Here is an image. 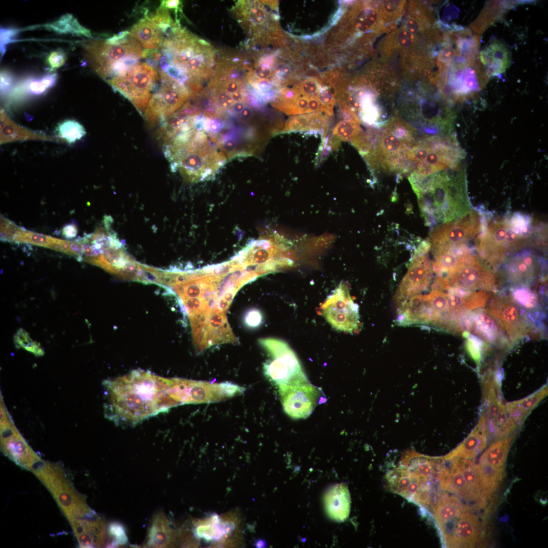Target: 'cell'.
<instances>
[{
    "label": "cell",
    "instance_id": "c3c4849f",
    "mask_svg": "<svg viewBox=\"0 0 548 548\" xmlns=\"http://www.w3.org/2000/svg\"><path fill=\"white\" fill-rule=\"evenodd\" d=\"M142 57L146 58L148 64L157 70L161 58V53L158 49L143 50Z\"/></svg>",
    "mask_w": 548,
    "mask_h": 548
},
{
    "label": "cell",
    "instance_id": "f6af8a7d",
    "mask_svg": "<svg viewBox=\"0 0 548 548\" xmlns=\"http://www.w3.org/2000/svg\"><path fill=\"white\" fill-rule=\"evenodd\" d=\"M263 317L260 311L256 309L248 311L245 315L244 321L246 325L250 328H256L263 322Z\"/></svg>",
    "mask_w": 548,
    "mask_h": 548
},
{
    "label": "cell",
    "instance_id": "44dd1931",
    "mask_svg": "<svg viewBox=\"0 0 548 548\" xmlns=\"http://www.w3.org/2000/svg\"><path fill=\"white\" fill-rule=\"evenodd\" d=\"M430 249L431 244L428 239L424 241L416 249L395 296L406 299L427 288L433 276L431 262L428 256Z\"/></svg>",
    "mask_w": 548,
    "mask_h": 548
},
{
    "label": "cell",
    "instance_id": "4dcf8cb0",
    "mask_svg": "<svg viewBox=\"0 0 548 548\" xmlns=\"http://www.w3.org/2000/svg\"><path fill=\"white\" fill-rule=\"evenodd\" d=\"M547 385L528 396L507 403L505 408L509 417L518 426H521L530 413L547 395Z\"/></svg>",
    "mask_w": 548,
    "mask_h": 548
},
{
    "label": "cell",
    "instance_id": "f546056e",
    "mask_svg": "<svg viewBox=\"0 0 548 548\" xmlns=\"http://www.w3.org/2000/svg\"><path fill=\"white\" fill-rule=\"evenodd\" d=\"M350 504V492L345 484H338L331 487L325 495L326 511L334 520H346L349 515Z\"/></svg>",
    "mask_w": 548,
    "mask_h": 548
},
{
    "label": "cell",
    "instance_id": "d6a6232c",
    "mask_svg": "<svg viewBox=\"0 0 548 548\" xmlns=\"http://www.w3.org/2000/svg\"><path fill=\"white\" fill-rule=\"evenodd\" d=\"M468 508L456 497L441 495L434 509V516L439 528L456 521Z\"/></svg>",
    "mask_w": 548,
    "mask_h": 548
},
{
    "label": "cell",
    "instance_id": "4fadbf2b",
    "mask_svg": "<svg viewBox=\"0 0 548 548\" xmlns=\"http://www.w3.org/2000/svg\"><path fill=\"white\" fill-rule=\"evenodd\" d=\"M159 81L160 76L156 70L145 62H139L124 74L107 81L142 113L151 97V92L156 89Z\"/></svg>",
    "mask_w": 548,
    "mask_h": 548
},
{
    "label": "cell",
    "instance_id": "ac0fdd59",
    "mask_svg": "<svg viewBox=\"0 0 548 548\" xmlns=\"http://www.w3.org/2000/svg\"><path fill=\"white\" fill-rule=\"evenodd\" d=\"M441 278L446 290L492 291L499 284L497 275L481 261L477 254L472 255L453 272Z\"/></svg>",
    "mask_w": 548,
    "mask_h": 548
},
{
    "label": "cell",
    "instance_id": "ee69618b",
    "mask_svg": "<svg viewBox=\"0 0 548 548\" xmlns=\"http://www.w3.org/2000/svg\"><path fill=\"white\" fill-rule=\"evenodd\" d=\"M513 296L511 297L518 304H523L528 309L535 308L537 305L536 297L526 288L517 289Z\"/></svg>",
    "mask_w": 548,
    "mask_h": 548
},
{
    "label": "cell",
    "instance_id": "ba28073f",
    "mask_svg": "<svg viewBox=\"0 0 548 548\" xmlns=\"http://www.w3.org/2000/svg\"><path fill=\"white\" fill-rule=\"evenodd\" d=\"M417 135L418 131L395 112L369 139L368 152L363 157L371 171L408 175L407 155Z\"/></svg>",
    "mask_w": 548,
    "mask_h": 548
},
{
    "label": "cell",
    "instance_id": "6da1fadb",
    "mask_svg": "<svg viewBox=\"0 0 548 548\" xmlns=\"http://www.w3.org/2000/svg\"><path fill=\"white\" fill-rule=\"evenodd\" d=\"M250 282L247 271L234 258L187 270L175 291L189 316L193 334L211 341L229 336L232 331L227 311L237 291Z\"/></svg>",
    "mask_w": 548,
    "mask_h": 548
},
{
    "label": "cell",
    "instance_id": "7402d4cb",
    "mask_svg": "<svg viewBox=\"0 0 548 548\" xmlns=\"http://www.w3.org/2000/svg\"><path fill=\"white\" fill-rule=\"evenodd\" d=\"M285 412L294 419L305 418L320 403L321 389L311 384L279 385Z\"/></svg>",
    "mask_w": 548,
    "mask_h": 548
},
{
    "label": "cell",
    "instance_id": "9c48e42d",
    "mask_svg": "<svg viewBox=\"0 0 548 548\" xmlns=\"http://www.w3.org/2000/svg\"><path fill=\"white\" fill-rule=\"evenodd\" d=\"M465 157L455 132L425 135L417 140L407 155L408 180L456 168Z\"/></svg>",
    "mask_w": 548,
    "mask_h": 548
},
{
    "label": "cell",
    "instance_id": "603a6c76",
    "mask_svg": "<svg viewBox=\"0 0 548 548\" xmlns=\"http://www.w3.org/2000/svg\"><path fill=\"white\" fill-rule=\"evenodd\" d=\"M264 4V1H238L231 9L250 41L265 40L264 29L268 18Z\"/></svg>",
    "mask_w": 548,
    "mask_h": 548
},
{
    "label": "cell",
    "instance_id": "f907efd6",
    "mask_svg": "<svg viewBox=\"0 0 548 548\" xmlns=\"http://www.w3.org/2000/svg\"><path fill=\"white\" fill-rule=\"evenodd\" d=\"M111 534L114 536L116 542L124 544L127 541V537L123 528L119 524H112L110 527Z\"/></svg>",
    "mask_w": 548,
    "mask_h": 548
},
{
    "label": "cell",
    "instance_id": "52a82bcc",
    "mask_svg": "<svg viewBox=\"0 0 548 548\" xmlns=\"http://www.w3.org/2000/svg\"><path fill=\"white\" fill-rule=\"evenodd\" d=\"M449 101L441 92H435L422 83L415 88L401 89L398 112L405 121L425 135L450 134L454 132L455 114Z\"/></svg>",
    "mask_w": 548,
    "mask_h": 548
},
{
    "label": "cell",
    "instance_id": "816d5d0a",
    "mask_svg": "<svg viewBox=\"0 0 548 548\" xmlns=\"http://www.w3.org/2000/svg\"><path fill=\"white\" fill-rule=\"evenodd\" d=\"M13 77L10 72L3 71L1 73V91L3 94L6 93L13 83Z\"/></svg>",
    "mask_w": 548,
    "mask_h": 548
},
{
    "label": "cell",
    "instance_id": "5bb4252c",
    "mask_svg": "<svg viewBox=\"0 0 548 548\" xmlns=\"http://www.w3.org/2000/svg\"><path fill=\"white\" fill-rule=\"evenodd\" d=\"M159 84L149 99L145 111V117L154 124L163 121L181 108L190 97L186 86L160 68Z\"/></svg>",
    "mask_w": 548,
    "mask_h": 548
},
{
    "label": "cell",
    "instance_id": "7c38bea8",
    "mask_svg": "<svg viewBox=\"0 0 548 548\" xmlns=\"http://www.w3.org/2000/svg\"><path fill=\"white\" fill-rule=\"evenodd\" d=\"M231 383H211L180 378L168 379L167 393L178 405L220 401L243 392Z\"/></svg>",
    "mask_w": 548,
    "mask_h": 548
},
{
    "label": "cell",
    "instance_id": "8d00e7d4",
    "mask_svg": "<svg viewBox=\"0 0 548 548\" xmlns=\"http://www.w3.org/2000/svg\"><path fill=\"white\" fill-rule=\"evenodd\" d=\"M47 29L59 33H71L86 37H91L89 30L82 26L72 14L63 15L58 20L45 25Z\"/></svg>",
    "mask_w": 548,
    "mask_h": 548
},
{
    "label": "cell",
    "instance_id": "60d3db41",
    "mask_svg": "<svg viewBox=\"0 0 548 548\" xmlns=\"http://www.w3.org/2000/svg\"><path fill=\"white\" fill-rule=\"evenodd\" d=\"M463 336L467 337L466 342L467 351L471 358L478 366L481 364L483 351H487L489 349V345L465 331Z\"/></svg>",
    "mask_w": 548,
    "mask_h": 548
},
{
    "label": "cell",
    "instance_id": "f5cc1de1",
    "mask_svg": "<svg viewBox=\"0 0 548 548\" xmlns=\"http://www.w3.org/2000/svg\"><path fill=\"white\" fill-rule=\"evenodd\" d=\"M129 35L128 30L120 32L118 34L115 35L113 37L106 40L108 43L111 45H119L126 42L128 39L127 36Z\"/></svg>",
    "mask_w": 548,
    "mask_h": 548
},
{
    "label": "cell",
    "instance_id": "3957f363",
    "mask_svg": "<svg viewBox=\"0 0 548 548\" xmlns=\"http://www.w3.org/2000/svg\"><path fill=\"white\" fill-rule=\"evenodd\" d=\"M545 240L546 227L528 215L515 212L490 220L485 218L477 239L476 253L494 271L518 252L527 247H541Z\"/></svg>",
    "mask_w": 548,
    "mask_h": 548
},
{
    "label": "cell",
    "instance_id": "7a4b0ae2",
    "mask_svg": "<svg viewBox=\"0 0 548 548\" xmlns=\"http://www.w3.org/2000/svg\"><path fill=\"white\" fill-rule=\"evenodd\" d=\"M167 381L141 369L105 381V417L117 425L133 426L178 405L167 393Z\"/></svg>",
    "mask_w": 548,
    "mask_h": 548
},
{
    "label": "cell",
    "instance_id": "8992f818",
    "mask_svg": "<svg viewBox=\"0 0 548 548\" xmlns=\"http://www.w3.org/2000/svg\"><path fill=\"white\" fill-rule=\"evenodd\" d=\"M202 130L194 128L163 144V152L173 172L179 170L190 183L214 178L227 161Z\"/></svg>",
    "mask_w": 548,
    "mask_h": 548
},
{
    "label": "cell",
    "instance_id": "cb8c5ba5",
    "mask_svg": "<svg viewBox=\"0 0 548 548\" xmlns=\"http://www.w3.org/2000/svg\"><path fill=\"white\" fill-rule=\"evenodd\" d=\"M464 325L466 329L474 332L487 344L505 349L511 346L503 329L486 309L479 308L468 313Z\"/></svg>",
    "mask_w": 548,
    "mask_h": 548
},
{
    "label": "cell",
    "instance_id": "b9f144b4",
    "mask_svg": "<svg viewBox=\"0 0 548 548\" xmlns=\"http://www.w3.org/2000/svg\"><path fill=\"white\" fill-rule=\"evenodd\" d=\"M57 238L44 234L23 230L19 236L18 242L30 243L40 246L48 247L55 242Z\"/></svg>",
    "mask_w": 548,
    "mask_h": 548
},
{
    "label": "cell",
    "instance_id": "f35d334b",
    "mask_svg": "<svg viewBox=\"0 0 548 548\" xmlns=\"http://www.w3.org/2000/svg\"><path fill=\"white\" fill-rule=\"evenodd\" d=\"M57 131L59 136L70 144L81 139L86 133L83 126L73 120H65L59 124Z\"/></svg>",
    "mask_w": 548,
    "mask_h": 548
},
{
    "label": "cell",
    "instance_id": "ab89813d",
    "mask_svg": "<svg viewBox=\"0 0 548 548\" xmlns=\"http://www.w3.org/2000/svg\"><path fill=\"white\" fill-rule=\"evenodd\" d=\"M15 346L17 348H22L36 356H41L44 354V351L40 344L32 339L29 334L23 329H18L14 336Z\"/></svg>",
    "mask_w": 548,
    "mask_h": 548
},
{
    "label": "cell",
    "instance_id": "4316f807",
    "mask_svg": "<svg viewBox=\"0 0 548 548\" xmlns=\"http://www.w3.org/2000/svg\"><path fill=\"white\" fill-rule=\"evenodd\" d=\"M446 543L450 547L473 546L478 540V521L467 508L457 519Z\"/></svg>",
    "mask_w": 548,
    "mask_h": 548
},
{
    "label": "cell",
    "instance_id": "836d02e7",
    "mask_svg": "<svg viewBox=\"0 0 548 548\" xmlns=\"http://www.w3.org/2000/svg\"><path fill=\"white\" fill-rule=\"evenodd\" d=\"M328 120L319 114L294 116L286 122L283 132L313 131L325 135L328 129Z\"/></svg>",
    "mask_w": 548,
    "mask_h": 548
},
{
    "label": "cell",
    "instance_id": "2e32d148",
    "mask_svg": "<svg viewBox=\"0 0 548 548\" xmlns=\"http://www.w3.org/2000/svg\"><path fill=\"white\" fill-rule=\"evenodd\" d=\"M85 56L91 67L101 78L108 79L110 69L116 62L129 57H142L139 42L128 39L119 45H111L106 40L93 39L83 45Z\"/></svg>",
    "mask_w": 548,
    "mask_h": 548
},
{
    "label": "cell",
    "instance_id": "277c9868",
    "mask_svg": "<svg viewBox=\"0 0 548 548\" xmlns=\"http://www.w3.org/2000/svg\"><path fill=\"white\" fill-rule=\"evenodd\" d=\"M409 181L427 226H436L461 218L472 209L464 165Z\"/></svg>",
    "mask_w": 548,
    "mask_h": 548
},
{
    "label": "cell",
    "instance_id": "e0dca14e",
    "mask_svg": "<svg viewBox=\"0 0 548 548\" xmlns=\"http://www.w3.org/2000/svg\"><path fill=\"white\" fill-rule=\"evenodd\" d=\"M321 314L337 330L350 333L359 332V306L354 303L345 283L341 282L322 304Z\"/></svg>",
    "mask_w": 548,
    "mask_h": 548
},
{
    "label": "cell",
    "instance_id": "1f68e13d",
    "mask_svg": "<svg viewBox=\"0 0 548 548\" xmlns=\"http://www.w3.org/2000/svg\"><path fill=\"white\" fill-rule=\"evenodd\" d=\"M517 432L491 444L482 455L479 463L493 468L505 470V462Z\"/></svg>",
    "mask_w": 548,
    "mask_h": 548
},
{
    "label": "cell",
    "instance_id": "bcb514c9",
    "mask_svg": "<svg viewBox=\"0 0 548 548\" xmlns=\"http://www.w3.org/2000/svg\"><path fill=\"white\" fill-rule=\"evenodd\" d=\"M424 300V296L422 295H414L411 296L409 301L407 302L406 304L403 307H400L405 309L408 311L414 319V324L415 317L423 305Z\"/></svg>",
    "mask_w": 548,
    "mask_h": 548
},
{
    "label": "cell",
    "instance_id": "484cf974",
    "mask_svg": "<svg viewBox=\"0 0 548 548\" xmlns=\"http://www.w3.org/2000/svg\"><path fill=\"white\" fill-rule=\"evenodd\" d=\"M487 442V425L485 418L483 415L468 436L456 449L443 458L446 461L454 458L471 459L485 448Z\"/></svg>",
    "mask_w": 548,
    "mask_h": 548
},
{
    "label": "cell",
    "instance_id": "7bdbcfd3",
    "mask_svg": "<svg viewBox=\"0 0 548 548\" xmlns=\"http://www.w3.org/2000/svg\"><path fill=\"white\" fill-rule=\"evenodd\" d=\"M426 297L429 301L431 308L435 313L434 319L438 314L448 310V293L440 291H432L428 295H426Z\"/></svg>",
    "mask_w": 548,
    "mask_h": 548
},
{
    "label": "cell",
    "instance_id": "11a10c76",
    "mask_svg": "<svg viewBox=\"0 0 548 548\" xmlns=\"http://www.w3.org/2000/svg\"><path fill=\"white\" fill-rule=\"evenodd\" d=\"M253 115V112L251 108L249 107H246L239 114L238 116L244 120H249L251 119Z\"/></svg>",
    "mask_w": 548,
    "mask_h": 548
},
{
    "label": "cell",
    "instance_id": "74e56055",
    "mask_svg": "<svg viewBox=\"0 0 548 548\" xmlns=\"http://www.w3.org/2000/svg\"><path fill=\"white\" fill-rule=\"evenodd\" d=\"M168 529L165 518L159 516L152 524L149 533V544L152 546H166L168 537Z\"/></svg>",
    "mask_w": 548,
    "mask_h": 548
},
{
    "label": "cell",
    "instance_id": "9a60e30c",
    "mask_svg": "<svg viewBox=\"0 0 548 548\" xmlns=\"http://www.w3.org/2000/svg\"><path fill=\"white\" fill-rule=\"evenodd\" d=\"M500 385L493 372L485 375L482 382L483 400L487 434L501 439L513 432L517 426L508 416L500 399Z\"/></svg>",
    "mask_w": 548,
    "mask_h": 548
},
{
    "label": "cell",
    "instance_id": "d590c367",
    "mask_svg": "<svg viewBox=\"0 0 548 548\" xmlns=\"http://www.w3.org/2000/svg\"><path fill=\"white\" fill-rule=\"evenodd\" d=\"M56 80V74L46 75L38 78H29L20 83L16 88V93L40 95L53 87Z\"/></svg>",
    "mask_w": 548,
    "mask_h": 548
},
{
    "label": "cell",
    "instance_id": "8fae6325",
    "mask_svg": "<svg viewBox=\"0 0 548 548\" xmlns=\"http://www.w3.org/2000/svg\"><path fill=\"white\" fill-rule=\"evenodd\" d=\"M269 358L263 364L264 374L277 385H303L308 380L299 360L289 345L280 339H259Z\"/></svg>",
    "mask_w": 548,
    "mask_h": 548
},
{
    "label": "cell",
    "instance_id": "db71d44e",
    "mask_svg": "<svg viewBox=\"0 0 548 548\" xmlns=\"http://www.w3.org/2000/svg\"><path fill=\"white\" fill-rule=\"evenodd\" d=\"M77 232L78 230L76 226L71 224L65 225L62 230L63 235L66 238L75 237L77 234Z\"/></svg>",
    "mask_w": 548,
    "mask_h": 548
},
{
    "label": "cell",
    "instance_id": "e575fe53",
    "mask_svg": "<svg viewBox=\"0 0 548 548\" xmlns=\"http://www.w3.org/2000/svg\"><path fill=\"white\" fill-rule=\"evenodd\" d=\"M360 121L356 116H347L339 122L333 130V135L339 141H350L352 143L362 135Z\"/></svg>",
    "mask_w": 548,
    "mask_h": 548
},
{
    "label": "cell",
    "instance_id": "681fc988",
    "mask_svg": "<svg viewBox=\"0 0 548 548\" xmlns=\"http://www.w3.org/2000/svg\"><path fill=\"white\" fill-rule=\"evenodd\" d=\"M19 32L18 29L2 28L1 29V52L4 55L6 45L12 42L13 37Z\"/></svg>",
    "mask_w": 548,
    "mask_h": 548
},
{
    "label": "cell",
    "instance_id": "f1b7e54d",
    "mask_svg": "<svg viewBox=\"0 0 548 548\" xmlns=\"http://www.w3.org/2000/svg\"><path fill=\"white\" fill-rule=\"evenodd\" d=\"M128 36L147 49L160 48L165 39L163 32L147 13L130 28Z\"/></svg>",
    "mask_w": 548,
    "mask_h": 548
},
{
    "label": "cell",
    "instance_id": "7dc6e473",
    "mask_svg": "<svg viewBox=\"0 0 548 548\" xmlns=\"http://www.w3.org/2000/svg\"><path fill=\"white\" fill-rule=\"evenodd\" d=\"M66 60L65 54L62 51L56 50L51 52L47 58V62L53 69L62 66Z\"/></svg>",
    "mask_w": 548,
    "mask_h": 548
},
{
    "label": "cell",
    "instance_id": "30bf717a",
    "mask_svg": "<svg viewBox=\"0 0 548 548\" xmlns=\"http://www.w3.org/2000/svg\"><path fill=\"white\" fill-rule=\"evenodd\" d=\"M485 216L471 209L461 218L442 223L434 227L428 239L432 253L451 249L476 248Z\"/></svg>",
    "mask_w": 548,
    "mask_h": 548
},
{
    "label": "cell",
    "instance_id": "d4e9b609",
    "mask_svg": "<svg viewBox=\"0 0 548 548\" xmlns=\"http://www.w3.org/2000/svg\"><path fill=\"white\" fill-rule=\"evenodd\" d=\"M199 109L188 100L183 106L163 121L157 136L163 144L183 132L194 128L200 116Z\"/></svg>",
    "mask_w": 548,
    "mask_h": 548
},
{
    "label": "cell",
    "instance_id": "5b68a950",
    "mask_svg": "<svg viewBox=\"0 0 548 548\" xmlns=\"http://www.w3.org/2000/svg\"><path fill=\"white\" fill-rule=\"evenodd\" d=\"M160 48L168 64L181 73L190 96L199 94L209 82L216 63V52L211 44L179 25L164 39Z\"/></svg>",
    "mask_w": 548,
    "mask_h": 548
},
{
    "label": "cell",
    "instance_id": "d6986e66",
    "mask_svg": "<svg viewBox=\"0 0 548 548\" xmlns=\"http://www.w3.org/2000/svg\"><path fill=\"white\" fill-rule=\"evenodd\" d=\"M545 259L531 249H525L508 259L498 274L503 280L512 286L527 287L539 280L543 274Z\"/></svg>",
    "mask_w": 548,
    "mask_h": 548
},
{
    "label": "cell",
    "instance_id": "ffe728a7",
    "mask_svg": "<svg viewBox=\"0 0 548 548\" xmlns=\"http://www.w3.org/2000/svg\"><path fill=\"white\" fill-rule=\"evenodd\" d=\"M491 296L486 309L497 320L513 345L530 332L529 322L521 307L511 296L492 293Z\"/></svg>",
    "mask_w": 548,
    "mask_h": 548
},
{
    "label": "cell",
    "instance_id": "83f0119b",
    "mask_svg": "<svg viewBox=\"0 0 548 548\" xmlns=\"http://www.w3.org/2000/svg\"><path fill=\"white\" fill-rule=\"evenodd\" d=\"M480 58L489 76L503 74L510 62L509 50L504 44L497 40L490 43L482 50Z\"/></svg>",
    "mask_w": 548,
    "mask_h": 548
}]
</instances>
